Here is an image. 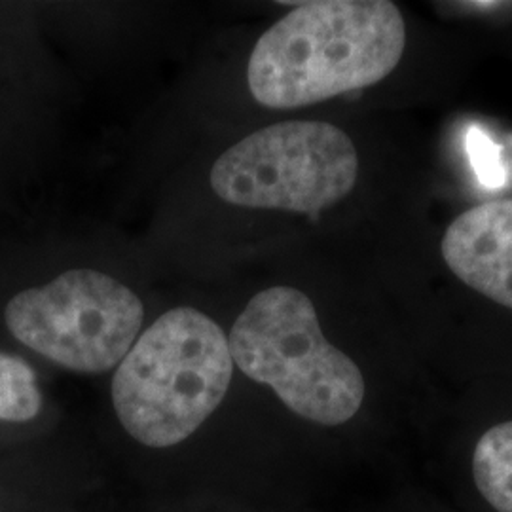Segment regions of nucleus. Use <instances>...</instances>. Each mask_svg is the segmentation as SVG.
Listing matches in <instances>:
<instances>
[{
    "label": "nucleus",
    "mask_w": 512,
    "mask_h": 512,
    "mask_svg": "<svg viewBox=\"0 0 512 512\" xmlns=\"http://www.w3.org/2000/svg\"><path fill=\"white\" fill-rule=\"evenodd\" d=\"M406 48V23L389 0L298 2L256 40L247 84L268 109H300L378 84Z\"/></svg>",
    "instance_id": "obj_1"
},
{
    "label": "nucleus",
    "mask_w": 512,
    "mask_h": 512,
    "mask_svg": "<svg viewBox=\"0 0 512 512\" xmlns=\"http://www.w3.org/2000/svg\"><path fill=\"white\" fill-rule=\"evenodd\" d=\"M234 374L228 338L196 308L156 319L112 378V406L131 439L171 448L194 435L224 401Z\"/></svg>",
    "instance_id": "obj_2"
},
{
    "label": "nucleus",
    "mask_w": 512,
    "mask_h": 512,
    "mask_svg": "<svg viewBox=\"0 0 512 512\" xmlns=\"http://www.w3.org/2000/svg\"><path fill=\"white\" fill-rule=\"evenodd\" d=\"M239 370L275 391L304 420L336 427L365 401V378L344 351L323 336L310 296L277 285L255 294L228 336Z\"/></svg>",
    "instance_id": "obj_3"
},
{
    "label": "nucleus",
    "mask_w": 512,
    "mask_h": 512,
    "mask_svg": "<svg viewBox=\"0 0 512 512\" xmlns=\"http://www.w3.org/2000/svg\"><path fill=\"white\" fill-rule=\"evenodd\" d=\"M359 177V154L344 129L289 120L241 139L211 169L220 200L245 209L317 215L342 202Z\"/></svg>",
    "instance_id": "obj_4"
},
{
    "label": "nucleus",
    "mask_w": 512,
    "mask_h": 512,
    "mask_svg": "<svg viewBox=\"0 0 512 512\" xmlns=\"http://www.w3.org/2000/svg\"><path fill=\"white\" fill-rule=\"evenodd\" d=\"M145 308L122 281L90 268L57 275L44 287L16 294L6 327L25 348L80 374H103L133 348Z\"/></svg>",
    "instance_id": "obj_5"
},
{
    "label": "nucleus",
    "mask_w": 512,
    "mask_h": 512,
    "mask_svg": "<svg viewBox=\"0 0 512 512\" xmlns=\"http://www.w3.org/2000/svg\"><path fill=\"white\" fill-rule=\"evenodd\" d=\"M440 251L467 287L512 310V200L482 203L459 215Z\"/></svg>",
    "instance_id": "obj_6"
},
{
    "label": "nucleus",
    "mask_w": 512,
    "mask_h": 512,
    "mask_svg": "<svg viewBox=\"0 0 512 512\" xmlns=\"http://www.w3.org/2000/svg\"><path fill=\"white\" fill-rule=\"evenodd\" d=\"M473 476L480 495L497 512H512V420L488 429L473 454Z\"/></svg>",
    "instance_id": "obj_7"
},
{
    "label": "nucleus",
    "mask_w": 512,
    "mask_h": 512,
    "mask_svg": "<svg viewBox=\"0 0 512 512\" xmlns=\"http://www.w3.org/2000/svg\"><path fill=\"white\" fill-rule=\"evenodd\" d=\"M42 410L37 374L29 363L0 351V421L25 423Z\"/></svg>",
    "instance_id": "obj_8"
},
{
    "label": "nucleus",
    "mask_w": 512,
    "mask_h": 512,
    "mask_svg": "<svg viewBox=\"0 0 512 512\" xmlns=\"http://www.w3.org/2000/svg\"><path fill=\"white\" fill-rule=\"evenodd\" d=\"M465 6H467V8H478V10H488V8L495 10V8L503 6V4H501V2H467Z\"/></svg>",
    "instance_id": "obj_9"
}]
</instances>
